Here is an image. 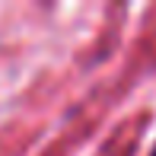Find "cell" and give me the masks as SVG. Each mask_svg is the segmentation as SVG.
Instances as JSON below:
<instances>
[{"label":"cell","mask_w":156,"mask_h":156,"mask_svg":"<svg viewBox=\"0 0 156 156\" xmlns=\"http://www.w3.org/2000/svg\"><path fill=\"white\" fill-rule=\"evenodd\" d=\"M150 156H156V147H153V150H150Z\"/></svg>","instance_id":"6da1fadb"}]
</instances>
